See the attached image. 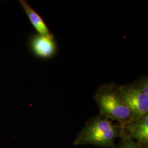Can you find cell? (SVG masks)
I'll use <instances>...</instances> for the list:
<instances>
[{"label":"cell","instance_id":"cell-1","mask_svg":"<svg viewBox=\"0 0 148 148\" xmlns=\"http://www.w3.org/2000/svg\"><path fill=\"white\" fill-rule=\"evenodd\" d=\"M123 135V126L99 114L91 117L76 136L74 145H93L99 148H117L115 140Z\"/></svg>","mask_w":148,"mask_h":148},{"label":"cell","instance_id":"cell-2","mask_svg":"<svg viewBox=\"0 0 148 148\" xmlns=\"http://www.w3.org/2000/svg\"><path fill=\"white\" fill-rule=\"evenodd\" d=\"M93 98L101 116L118 122L122 126L132 121L131 112L123 100L119 86L113 82L101 85Z\"/></svg>","mask_w":148,"mask_h":148},{"label":"cell","instance_id":"cell-3","mask_svg":"<svg viewBox=\"0 0 148 148\" xmlns=\"http://www.w3.org/2000/svg\"><path fill=\"white\" fill-rule=\"evenodd\" d=\"M119 90L130 110L132 121L148 115V96L139 90L134 82L119 86Z\"/></svg>","mask_w":148,"mask_h":148},{"label":"cell","instance_id":"cell-4","mask_svg":"<svg viewBox=\"0 0 148 148\" xmlns=\"http://www.w3.org/2000/svg\"><path fill=\"white\" fill-rule=\"evenodd\" d=\"M123 135L121 138L136 142L143 148L148 146V115L141 119L133 121L123 126Z\"/></svg>","mask_w":148,"mask_h":148},{"label":"cell","instance_id":"cell-5","mask_svg":"<svg viewBox=\"0 0 148 148\" xmlns=\"http://www.w3.org/2000/svg\"><path fill=\"white\" fill-rule=\"evenodd\" d=\"M30 47L34 53L41 58H51L57 51V45L52 34L34 35L30 41Z\"/></svg>","mask_w":148,"mask_h":148},{"label":"cell","instance_id":"cell-6","mask_svg":"<svg viewBox=\"0 0 148 148\" xmlns=\"http://www.w3.org/2000/svg\"><path fill=\"white\" fill-rule=\"evenodd\" d=\"M18 2L23 8L29 21L37 31L38 34L42 35H50L52 34L41 16L32 8L27 1L20 0Z\"/></svg>","mask_w":148,"mask_h":148},{"label":"cell","instance_id":"cell-7","mask_svg":"<svg viewBox=\"0 0 148 148\" xmlns=\"http://www.w3.org/2000/svg\"><path fill=\"white\" fill-rule=\"evenodd\" d=\"M138 88L143 93L148 96V79L147 76L141 77L137 81L134 82Z\"/></svg>","mask_w":148,"mask_h":148},{"label":"cell","instance_id":"cell-8","mask_svg":"<svg viewBox=\"0 0 148 148\" xmlns=\"http://www.w3.org/2000/svg\"><path fill=\"white\" fill-rule=\"evenodd\" d=\"M119 148H144L136 142L130 139H122Z\"/></svg>","mask_w":148,"mask_h":148}]
</instances>
